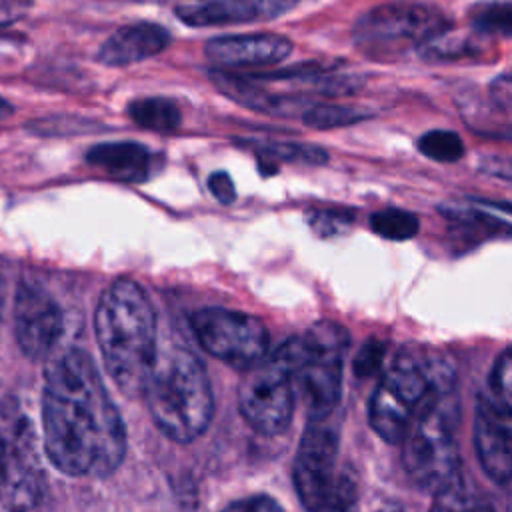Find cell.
Returning <instances> with one entry per match:
<instances>
[{"instance_id":"11","label":"cell","mask_w":512,"mask_h":512,"mask_svg":"<svg viewBox=\"0 0 512 512\" xmlns=\"http://www.w3.org/2000/svg\"><path fill=\"white\" fill-rule=\"evenodd\" d=\"M14 326L22 352L32 360L48 358L62 336L58 302L40 286L22 282L14 300Z\"/></svg>"},{"instance_id":"27","label":"cell","mask_w":512,"mask_h":512,"mask_svg":"<svg viewBox=\"0 0 512 512\" xmlns=\"http://www.w3.org/2000/svg\"><path fill=\"white\" fill-rule=\"evenodd\" d=\"M384 354H386V344L378 338H368L354 356L352 368H354L356 378L374 376L382 368Z\"/></svg>"},{"instance_id":"34","label":"cell","mask_w":512,"mask_h":512,"mask_svg":"<svg viewBox=\"0 0 512 512\" xmlns=\"http://www.w3.org/2000/svg\"><path fill=\"white\" fill-rule=\"evenodd\" d=\"M484 204H490L494 208H500V210H506L512 214V204H506V202H484Z\"/></svg>"},{"instance_id":"25","label":"cell","mask_w":512,"mask_h":512,"mask_svg":"<svg viewBox=\"0 0 512 512\" xmlns=\"http://www.w3.org/2000/svg\"><path fill=\"white\" fill-rule=\"evenodd\" d=\"M472 26L482 34L512 36V4L484 2L472 10Z\"/></svg>"},{"instance_id":"33","label":"cell","mask_w":512,"mask_h":512,"mask_svg":"<svg viewBox=\"0 0 512 512\" xmlns=\"http://www.w3.org/2000/svg\"><path fill=\"white\" fill-rule=\"evenodd\" d=\"M376 512H404L398 504H394V502H388V504H382Z\"/></svg>"},{"instance_id":"4","label":"cell","mask_w":512,"mask_h":512,"mask_svg":"<svg viewBox=\"0 0 512 512\" xmlns=\"http://www.w3.org/2000/svg\"><path fill=\"white\" fill-rule=\"evenodd\" d=\"M346 348L348 332L332 320L312 324L278 348L292 368L310 420H326L338 406Z\"/></svg>"},{"instance_id":"2","label":"cell","mask_w":512,"mask_h":512,"mask_svg":"<svg viewBox=\"0 0 512 512\" xmlns=\"http://www.w3.org/2000/svg\"><path fill=\"white\" fill-rule=\"evenodd\" d=\"M96 340L114 384L126 396L144 394L156 362V314L132 280L112 282L94 316Z\"/></svg>"},{"instance_id":"26","label":"cell","mask_w":512,"mask_h":512,"mask_svg":"<svg viewBox=\"0 0 512 512\" xmlns=\"http://www.w3.org/2000/svg\"><path fill=\"white\" fill-rule=\"evenodd\" d=\"M500 408L512 412V346L506 348L494 362L488 392H486Z\"/></svg>"},{"instance_id":"12","label":"cell","mask_w":512,"mask_h":512,"mask_svg":"<svg viewBox=\"0 0 512 512\" xmlns=\"http://www.w3.org/2000/svg\"><path fill=\"white\" fill-rule=\"evenodd\" d=\"M474 446L484 474L494 484L512 482V412L500 408L486 392L474 414Z\"/></svg>"},{"instance_id":"7","label":"cell","mask_w":512,"mask_h":512,"mask_svg":"<svg viewBox=\"0 0 512 512\" xmlns=\"http://www.w3.org/2000/svg\"><path fill=\"white\" fill-rule=\"evenodd\" d=\"M444 394L430 400L402 440V464L420 488L438 490L460 466L454 420Z\"/></svg>"},{"instance_id":"31","label":"cell","mask_w":512,"mask_h":512,"mask_svg":"<svg viewBox=\"0 0 512 512\" xmlns=\"http://www.w3.org/2000/svg\"><path fill=\"white\" fill-rule=\"evenodd\" d=\"M478 166L482 172H486L490 176L512 180V156H500V154L484 156Z\"/></svg>"},{"instance_id":"18","label":"cell","mask_w":512,"mask_h":512,"mask_svg":"<svg viewBox=\"0 0 512 512\" xmlns=\"http://www.w3.org/2000/svg\"><path fill=\"white\" fill-rule=\"evenodd\" d=\"M430 512H496L490 500L474 490L470 480L458 468L438 490Z\"/></svg>"},{"instance_id":"21","label":"cell","mask_w":512,"mask_h":512,"mask_svg":"<svg viewBox=\"0 0 512 512\" xmlns=\"http://www.w3.org/2000/svg\"><path fill=\"white\" fill-rule=\"evenodd\" d=\"M126 112L132 122H136L142 128L156 130V132L176 130L182 122L180 108L164 96L136 98L128 104Z\"/></svg>"},{"instance_id":"35","label":"cell","mask_w":512,"mask_h":512,"mask_svg":"<svg viewBox=\"0 0 512 512\" xmlns=\"http://www.w3.org/2000/svg\"><path fill=\"white\" fill-rule=\"evenodd\" d=\"M2 462H4V436L0 434V472H2Z\"/></svg>"},{"instance_id":"28","label":"cell","mask_w":512,"mask_h":512,"mask_svg":"<svg viewBox=\"0 0 512 512\" xmlns=\"http://www.w3.org/2000/svg\"><path fill=\"white\" fill-rule=\"evenodd\" d=\"M352 220H354L352 212H346V210H316L310 214V226L322 236L338 234Z\"/></svg>"},{"instance_id":"29","label":"cell","mask_w":512,"mask_h":512,"mask_svg":"<svg viewBox=\"0 0 512 512\" xmlns=\"http://www.w3.org/2000/svg\"><path fill=\"white\" fill-rule=\"evenodd\" d=\"M222 512H284V510L274 498L256 494V496H248L228 504Z\"/></svg>"},{"instance_id":"32","label":"cell","mask_w":512,"mask_h":512,"mask_svg":"<svg viewBox=\"0 0 512 512\" xmlns=\"http://www.w3.org/2000/svg\"><path fill=\"white\" fill-rule=\"evenodd\" d=\"M12 110H14V106H12L6 98H2V96H0V120L8 118V116L12 114Z\"/></svg>"},{"instance_id":"19","label":"cell","mask_w":512,"mask_h":512,"mask_svg":"<svg viewBox=\"0 0 512 512\" xmlns=\"http://www.w3.org/2000/svg\"><path fill=\"white\" fill-rule=\"evenodd\" d=\"M476 34H464V32H452L444 28L434 38H430L418 52L428 62H454V60H466L480 56L486 48V42L482 40V32L474 30Z\"/></svg>"},{"instance_id":"1","label":"cell","mask_w":512,"mask_h":512,"mask_svg":"<svg viewBox=\"0 0 512 512\" xmlns=\"http://www.w3.org/2000/svg\"><path fill=\"white\" fill-rule=\"evenodd\" d=\"M42 434L50 462L68 476H108L126 452V430L100 370L80 348L46 368Z\"/></svg>"},{"instance_id":"17","label":"cell","mask_w":512,"mask_h":512,"mask_svg":"<svg viewBox=\"0 0 512 512\" xmlns=\"http://www.w3.org/2000/svg\"><path fill=\"white\" fill-rule=\"evenodd\" d=\"M86 162L122 182H142L152 174V152L138 142H104L86 152Z\"/></svg>"},{"instance_id":"14","label":"cell","mask_w":512,"mask_h":512,"mask_svg":"<svg viewBox=\"0 0 512 512\" xmlns=\"http://www.w3.org/2000/svg\"><path fill=\"white\" fill-rule=\"evenodd\" d=\"M204 54L220 68H262L286 60L292 42L280 34H236L206 42Z\"/></svg>"},{"instance_id":"16","label":"cell","mask_w":512,"mask_h":512,"mask_svg":"<svg viewBox=\"0 0 512 512\" xmlns=\"http://www.w3.org/2000/svg\"><path fill=\"white\" fill-rule=\"evenodd\" d=\"M210 78L214 86L226 94L236 104L264 112V114H278V116H294L302 114L314 104L302 96H284L264 90L256 80L248 78L246 74H232L226 70H212Z\"/></svg>"},{"instance_id":"13","label":"cell","mask_w":512,"mask_h":512,"mask_svg":"<svg viewBox=\"0 0 512 512\" xmlns=\"http://www.w3.org/2000/svg\"><path fill=\"white\" fill-rule=\"evenodd\" d=\"M296 4L298 0H180L174 12L184 24L206 28L272 20Z\"/></svg>"},{"instance_id":"22","label":"cell","mask_w":512,"mask_h":512,"mask_svg":"<svg viewBox=\"0 0 512 512\" xmlns=\"http://www.w3.org/2000/svg\"><path fill=\"white\" fill-rule=\"evenodd\" d=\"M372 114L364 108L346 106V104H312L304 114L302 122L316 130H330V128H342L358 124Z\"/></svg>"},{"instance_id":"36","label":"cell","mask_w":512,"mask_h":512,"mask_svg":"<svg viewBox=\"0 0 512 512\" xmlns=\"http://www.w3.org/2000/svg\"><path fill=\"white\" fill-rule=\"evenodd\" d=\"M334 512H352V506H344V508H338Z\"/></svg>"},{"instance_id":"15","label":"cell","mask_w":512,"mask_h":512,"mask_svg":"<svg viewBox=\"0 0 512 512\" xmlns=\"http://www.w3.org/2000/svg\"><path fill=\"white\" fill-rule=\"evenodd\" d=\"M170 44V34L154 22H134L110 34L98 50V60L106 66H128L160 54Z\"/></svg>"},{"instance_id":"20","label":"cell","mask_w":512,"mask_h":512,"mask_svg":"<svg viewBox=\"0 0 512 512\" xmlns=\"http://www.w3.org/2000/svg\"><path fill=\"white\" fill-rule=\"evenodd\" d=\"M234 142H238V146H246L258 152L264 158H274L284 162H302L312 166H320L328 162V152L314 144L270 140V138H236Z\"/></svg>"},{"instance_id":"30","label":"cell","mask_w":512,"mask_h":512,"mask_svg":"<svg viewBox=\"0 0 512 512\" xmlns=\"http://www.w3.org/2000/svg\"><path fill=\"white\" fill-rule=\"evenodd\" d=\"M208 188L212 192V196L216 200H220L222 204H230L236 200V188L232 178L228 176V172L220 170V172H212L208 178Z\"/></svg>"},{"instance_id":"23","label":"cell","mask_w":512,"mask_h":512,"mask_svg":"<svg viewBox=\"0 0 512 512\" xmlns=\"http://www.w3.org/2000/svg\"><path fill=\"white\" fill-rule=\"evenodd\" d=\"M370 228L386 240H408V238L416 236L420 222L408 210L386 208V210H378L370 216Z\"/></svg>"},{"instance_id":"9","label":"cell","mask_w":512,"mask_h":512,"mask_svg":"<svg viewBox=\"0 0 512 512\" xmlns=\"http://www.w3.org/2000/svg\"><path fill=\"white\" fill-rule=\"evenodd\" d=\"M190 324L208 354L242 372L260 364L268 354V330L264 322L252 314L204 308L192 314Z\"/></svg>"},{"instance_id":"10","label":"cell","mask_w":512,"mask_h":512,"mask_svg":"<svg viewBox=\"0 0 512 512\" xmlns=\"http://www.w3.org/2000/svg\"><path fill=\"white\" fill-rule=\"evenodd\" d=\"M46 476L42 470L36 434L22 420L4 436V462L0 472V502L10 512H30L44 494Z\"/></svg>"},{"instance_id":"3","label":"cell","mask_w":512,"mask_h":512,"mask_svg":"<svg viewBox=\"0 0 512 512\" xmlns=\"http://www.w3.org/2000/svg\"><path fill=\"white\" fill-rule=\"evenodd\" d=\"M144 396L156 426L176 442L198 438L214 414L206 368L190 350L158 352Z\"/></svg>"},{"instance_id":"8","label":"cell","mask_w":512,"mask_h":512,"mask_svg":"<svg viewBox=\"0 0 512 512\" xmlns=\"http://www.w3.org/2000/svg\"><path fill=\"white\" fill-rule=\"evenodd\" d=\"M238 406L242 418L258 434H282L294 414V376L280 350L270 358L244 370L238 384Z\"/></svg>"},{"instance_id":"24","label":"cell","mask_w":512,"mask_h":512,"mask_svg":"<svg viewBox=\"0 0 512 512\" xmlns=\"http://www.w3.org/2000/svg\"><path fill=\"white\" fill-rule=\"evenodd\" d=\"M416 146L426 158L436 162H456L464 156L462 138L450 130H430L418 138Z\"/></svg>"},{"instance_id":"5","label":"cell","mask_w":512,"mask_h":512,"mask_svg":"<svg viewBox=\"0 0 512 512\" xmlns=\"http://www.w3.org/2000/svg\"><path fill=\"white\" fill-rule=\"evenodd\" d=\"M444 28H448V20L438 6L392 0L362 14L352 28V38L362 54L376 60H396L410 50H420Z\"/></svg>"},{"instance_id":"6","label":"cell","mask_w":512,"mask_h":512,"mask_svg":"<svg viewBox=\"0 0 512 512\" xmlns=\"http://www.w3.org/2000/svg\"><path fill=\"white\" fill-rule=\"evenodd\" d=\"M338 436L324 420H310L294 458V486L308 512H334L354 502V486L336 474Z\"/></svg>"}]
</instances>
